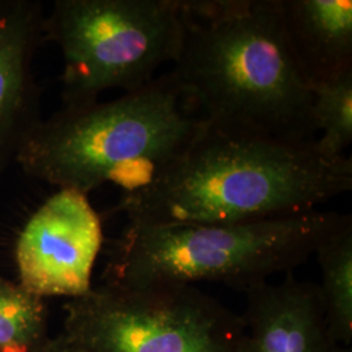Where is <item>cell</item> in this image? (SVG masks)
<instances>
[{"label":"cell","mask_w":352,"mask_h":352,"mask_svg":"<svg viewBox=\"0 0 352 352\" xmlns=\"http://www.w3.org/2000/svg\"><path fill=\"white\" fill-rule=\"evenodd\" d=\"M352 189L351 157L331 160L314 141L204 124L188 148L111 213L129 223H239L308 213Z\"/></svg>","instance_id":"1"},{"label":"cell","mask_w":352,"mask_h":352,"mask_svg":"<svg viewBox=\"0 0 352 352\" xmlns=\"http://www.w3.org/2000/svg\"><path fill=\"white\" fill-rule=\"evenodd\" d=\"M45 19L38 0H0V175L42 122L33 62L46 43Z\"/></svg>","instance_id":"8"},{"label":"cell","mask_w":352,"mask_h":352,"mask_svg":"<svg viewBox=\"0 0 352 352\" xmlns=\"http://www.w3.org/2000/svg\"><path fill=\"white\" fill-rule=\"evenodd\" d=\"M62 331L90 352H240L244 324L196 286L103 283L64 305Z\"/></svg>","instance_id":"6"},{"label":"cell","mask_w":352,"mask_h":352,"mask_svg":"<svg viewBox=\"0 0 352 352\" xmlns=\"http://www.w3.org/2000/svg\"><path fill=\"white\" fill-rule=\"evenodd\" d=\"M315 254L321 269L317 286L327 325L347 350L352 342V223L331 235Z\"/></svg>","instance_id":"11"},{"label":"cell","mask_w":352,"mask_h":352,"mask_svg":"<svg viewBox=\"0 0 352 352\" xmlns=\"http://www.w3.org/2000/svg\"><path fill=\"white\" fill-rule=\"evenodd\" d=\"M280 12L309 88L352 72L351 0H280Z\"/></svg>","instance_id":"10"},{"label":"cell","mask_w":352,"mask_h":352,"mask_svg":"<svg viewBox=\"0 0 352 352\" xmlns=\"http://www.w3.org/2000/svg\"><path fill=\"white\" fill-rule=\"evenodd\" d=\"M183 37L182 0H56L45 19V39L63 58L64 106L151 84Z\"/></svg>","instance_id":"5"},{"label":"cell","mask_w":352,"mask_h":352,"mask_svg":"<svg viewBox=\"0 0 352 352\" xmlns=\"http://www.w3.org/2000/svg\"><path fill=\"white\" fill-rule=\"evenodd\" d=\"M103 244L101 218L88 195L59 189L29 218L16 243L19 283L39 298L88 294Z\"/></svg>","instance_id":"7"},{"label":"cell","mask_w":352,"mask_h":352,"mask_svg":"<svg viewBox=\"0 0 352 352\" xmlns=\"http://www.w3.org/2000/svg\"><path fill=\"white\" fill-rule=\"evenodd\" d=\"M37 352H90L75 343L74 340H68L63 333H60L55 338H47V340L38 349Z\"/></svg>","instance_id":"14"},{"label":"cell","mask_w":352,"mask_h":352,"mask_svg":"<svg viewBox=\"0 0 352 352\" xmlns=\"http://www.w3.org/2000/svg\"><path fill=\"white\" fill-rule=\"evenodd\" d=\"M311 91L312 122L316 132L321 131L318 151L331 160L346 157L352 141V72L311 87Z\"/></svg>","instance_id":"13"},{"label":"cell","mask_w":352,"mask_h":352,"mask_svg":"<svg viewBox=\"0 0 352 352\" xmlns=\"http://www.w3.org/2000/svg\"><path fill=\"white\" fill-rule=\"evenodd\" d=\"M350 223V214L317 210L239 223L126 222L111 243L103 280L123 289L217 282L247 291L291 274Z\"/></svg>","instance_id":"4"},{"label":"cell","mask_w":352,"mask_h":352,"mask_svg":"<svg viewBox=\"0 0 352 352\" xmlns=\"http://www.w3.org/2000/svg\"><path fill=\"white\" fill-rule=\"evenodd\" d=\"M240 352H346L327 325L317 283L264 282L245 291Z\"/></svg>","instance_id":"9"},{"label":"cell","mask_w":352,"mask_h":352,"mask_svg":"<svg viewBox=\"0 0 352 352\" xmlns=\"http://www.w3.org/2000/svg\"><path fill=\"white\" fill-rule=\"evenodd\" d=\"M171 74L215 126L314 141L312 91L291 52L280 0H182Z\"/></svg>","instance_id":"2"},{"label":"cell","mask_w":352,"mask_h":352,"mask_svg":"<svg viewBox=\"0 0 352 352\" xmlns=\"http://www.w3.org/2000/svg\"><path fill=\"white\" fill-rule=\"evenodd\" d=\"M206 120L170 72L113 101L67 104L42 120L17 158L26 175L81 193L148 186Z\"/></svg>","instance_id":"3"},{"label":"cell","mask_w":352,"mask_h":352,"mask_svg":"<svg viewBox=\"0 0 352 352\" xmlns=\"http://www.w3.org/2000/svg\"><path fill=\"white\" fill-rule=\"evenodd\" d=\"M47 338L45 299L0 278V352H37Z\"/></svg>","instance_id":"12"}]
</instances>
